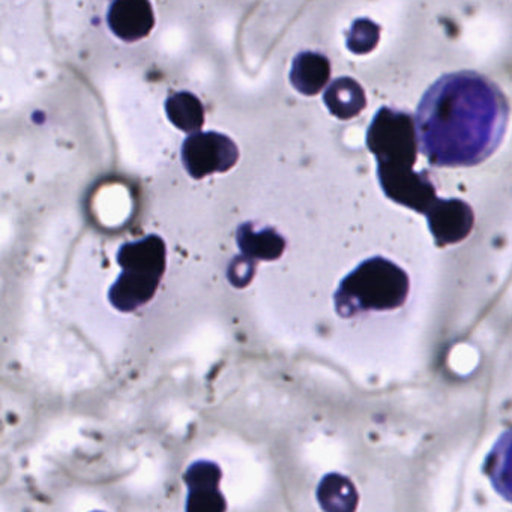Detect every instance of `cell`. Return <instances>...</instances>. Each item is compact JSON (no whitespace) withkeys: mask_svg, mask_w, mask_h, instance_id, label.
Wrapping results in <instances>:
<instances>
[{"mask_svg":"<svg viewBox=\"0 0 512 512\" xmlns=\"http://www.w3.org/2000/svg\"><path fill=\"white\" fill-rule=\"evenodd\" d=\"M508 118V103L490 80L469 71L446 74L419 103L421 151L434 166H475L499 148Z\"/></svg>","mask_w":512,"mask_h":512,"instance_id":"6da1fadb","label":"cell"},{"mask_svg":"<svg viewBox=\"0 0 512 512\" xmlns=\"http://www.w3.org/2000/svg\"><path fill=\"white\" fill-rule=\"evenodd\" d=\"M119 265L124 272L110 290V299L121 310H134L154 296L166 268V247L157 236L131 242L119 251Z\"/></svg>","mask_w":512,"mask_h":512,"instance_id":"7a4b0ae2","label":"cell"},{"mask_svg":"<svg viewBox=\"0 0 512 512\" xmlns=\"http://www.w3.org/2000/svg\"><path fill=\"white\" fill-rule=\"evenodd\" d=\"M367 143L376 155L379 172L410 170L419 145L416 122L409 113L385 107L374 116L368 128Z\"/></svg>","mask_w":512,"mask_h":512,"instance_id":"3957f363","label":"cell"},{"mask_svg":"<svg viewBox=\"0 0 512 512\" xmlns=\"http://www.w3.org/2000/svg\"><path fill=\"white\" fill-rule=\"evenodd\" d=\"M406 290V277L395 266L385 262L365 263L344 281L338 292V307L353 313L368 307L397 305Z\"/></svg>","mask_w":512,"mask_h":512,"instance_id":"277c9868","label":"cell"},{"mask_svg":"<svg viewBox=\"0 0 512 512\" xmlns=\"http://www.w3.org/2000/svg\"><path fill=\"white\" fill-rule=\"evenodd\" d=\"M181 157L187 172L202 179L232 169L238 163L239 151L230 137L209 131L191 134L182 146Z\"/></svg>","mask_w":512,"mask_h":512,"instance_id":"5b68a950","label":"cell"},{"mask_svg":"<svg viewBox=\"0 0 512 512\" xmlns=\"http://www.w3.org/2000/svg\"><path fill=\"white\" fill-rule=\"evenodd\" d=\"M107 23L116 37L134 43L151 34L155 25L154 10L149 0H113Z\"/></svg>","mask_w":512,"mask_h":512,"instance_id":"8992f818","label":"cell"},{"mask_svg":"<svg viewBox=\"0 0 512 512\" xmlns=\"http://www.w3.org/2000/svg\"><path fill=\"white\" fill-rule=\"evenodd\" d=\"M431 229L446 242H455L466 235L472 224V214L464 203L458 200L434 202L428 211Z\"/></svg>","mask_w":512,"mask_h":512,"instance_id":"52a82bcc","label":"cell"},{"mask_svg":"<svg viewBox=\"0 0 512 512\" xmlns=\"http://www.w3.org/2000/svg\"><path fill=\"white\" fill-rule=\"evenodd\" d=\"M331 64L328 58L314 52H302L293 59L290 82L304 95H316L328 85Z\"/></svg>","mask_w":512,"mask_h":512,"instance_id":"ba28073f","label":"cell"},{"mask_svg":"<svg viewBox=\"0 0 512 512\" xmlns=\"http://www.w3.org/2000/svg\"><path fill=\"white\" fill-rule=\"evenodd\" d=\"M190 484L188 509H224L223 496L218 493V469L211 463H199L191 467L187 475Z\"/></svg>","mask_w":512,"mask_h":512,"instance_id":"9c48e42d","label":"cell"},{"mask_svg":"<svg viewBox=\"0 0 512 512\" xmlns=\"http://www.w3.org/2000/svg\"><path fill=\"white\" fill-rule=\"evenodd\" d=\"M323 100L329 112L340 119L355 118L367 104L361 86L349 77H341L332 82L326 89Z\"/></svg>","mask_w":512,"mask_h":512,"instance_id":"30bf717a","label":"cell"},{"mask_svg":"<svg viewBox=\"0 0 512 512\" xmlns=\"http://www.w3.org/2000/svg\"><path fill=\"white\" fill-rule=\"evenodd\" d=\"M487 472L497 493L512 503V428L505 431L491 449Z\"/></svg>","mask_w":512,"mask_h":512,"instance_id":"8fae6325","label":"cell"},{"mask_svg":"<svg viewBox=\"0 0 512 512\" xmlns=\"http://www.w3.org/2000/svg\"><path fill=\"white\" fill-rule=\"evenodd\" d=\"M167 118L185 133H197L205 122V109L196 95L178 92L166 101Z\"/></svg>","mask_w":512,"mask_h":512,"instance_id":"7c38bea8","label":"cell"},{"mask_svg":"<svg viewBox=\"0 0 512 512\" xmlns=\"http://www.w3.org/2000/svg\"><path fill=\"white\" fill-rule=\"evenodd\" d=\"M380 29L370 20H356L347 38V47L356 55L371 52L379 43Z\"/></svg>","mask_w":512,"mask_h":512,"instance_id":"4fadbf2b","label":"cell"}]
</instances>
